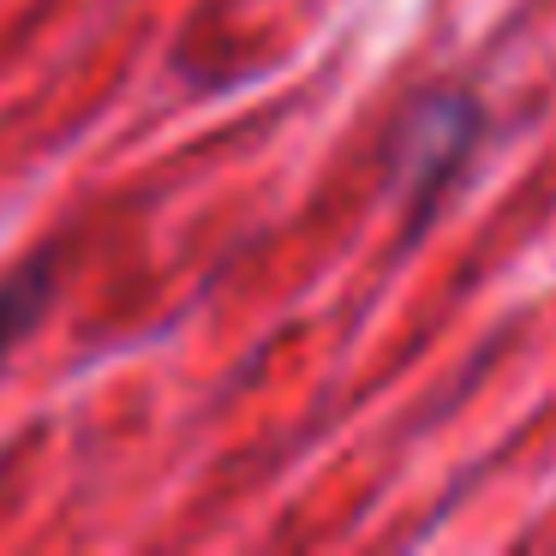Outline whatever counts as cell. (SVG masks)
I'll return each instance as SVG.
<instances>
[{
  "label": "cell",
  "mask_w": 556,
  "mask_h": 556,
  "mask_svg": "<svg viewBox=\"0 0 556 556\" xmlns=\"http://www.w3.org/2000/svg\"><path fill=\"white\" fill-rule=\"evenodd\" d=\"M49 288H54V252L30 257L25 269L7 276V288H0V359L30 336V324H37L42 305H49Z\"/></svg>",
  "instance_id": "7a4b0ae2"
},
{
  "label": "cell",
  "mask_w": 556,
  "mask_h": 556,
  "mask_svg": "<svg viewBox=\"0 0 556 556\" xmlns=\"http://www.w3.org/2000/svg\"><path fill=\"white\" fill-rule=\"evenodd\" d=\"M484 138H491V109L455 78H431L395 109L383 138V168L401 192L407 240H419L443 216V204L479 162Z\"/></svg>",
  "instance_id": "6da1fadb"
}]
</instances>
